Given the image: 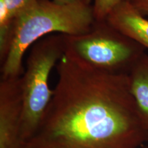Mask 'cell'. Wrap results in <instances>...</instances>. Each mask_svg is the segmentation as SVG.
<instances>
[{"label":"cell","mask_w":148,"mask_h":148,"mask_svg":"<svg viewBox=\"0 0 148 148\" xmlns=\"http://www.w3.org/2000/svg\"><path fill=\"white\" fill-rule=\"evenodd\" d=\"M20 77L0 79V148H23Z\"/></svg>","instance_id":"5"},{"label":"cell","mask_w":148,"mask_h":148,"mask_svg":"<svg viewBox=\"0 0 148 148\" xmlns=\"http://www.w3.org/2000/svg\"><path fill=\"white\" fill-rule=\"evenodd\" d=\"M130 0H93L92 9L96 21L106 20L109 14L122 3Z\"/></svg>","instance_id":"8"},{"label":"cell","mask_w":148,"mask_h":148,"mask_svg":"<svg viewBox=\"0 0 148 148\" xmlns=\"http://www.w3.org/2000/svg\"><path fill=\"white\" fill-rule=\"evenodd\" d=\"M143 148H148V147H143Z\"/></svg>","instance_id":"12"},{"label":"cell","mask_w":148,"mask_h":148,"mask_svg":"<svg viewBox=\"0 0 148 148\" xmlns=\"http://www.w3.org/2000/svg\"><path fill=\"white\" fill-rule=\"evenodd\" d=\"M95 21L92 5L36 0L14 20L6 46L0 53L1 79L23 75L24 55L38 40L53 34H82Z\"/></svg>","instance_id":"2"},{"label":"cell","mask_w":148,"mask_h":148,"mask_svg":"<svg viewBox=\"0 0 148 148\" xmlns=\"http://www.w3.org/2000/svg\"><path fill=\"white\" fill-rule=\"evenodd\" d=\"M106 21L148 51V18L130 1L116 6L109 14Z\"/></svg>","instance_id":"6"},{"label":"cell","mask_w":148,"mask_h":148,"mask_svg":"<svg viewBox=\"0 0 148 148\" xmlns=\"http://www.w3.org/2000/svg\"><path fill=\"white\" fill-rule=\"evenodd\" d=\"M64 55L77 63L112 73H126L146 51L106 20H95L82 34H64Z\"/></svg>","instance_id":"3"},{"label":"cell","mask_w":148,"mask_h":148,"mask_svg":"<svg viewBox=\"0 0 148 148\" xmlns=\"http://www.w3.org/2000/svg\"><path fill=\"white\" fill-rule=\"evenodd\" d=\"M130 92L148 126V53H143L127 72Z\"/></svg>","instance_id":"7"},{"label":"cell","mask_w":148,"mask_h":148,"mask_svg":"<svg viewBox=\"0 0 148 148\" xmlns=\"http://www.w3.org/2000/svg\"><path fill=\"white\" fill-rule=\"evenodd\" d=\"M38 128L23 148H141L148 126L127 73L97 71L63 56Z\"/></svg>","instance_id":"1"},{"label":"cell","mask_w":148,"mask_h":148,"mask_svg":"<svg viewBox=\"0 0 148 148\" xmlns=\"http://www.w3.org/2000/svg\"><path fill=\"white\" fill-rule=\"evenodd\" d=\"M64 53V34L48 35L30 47L20 77L22 95L21 138L23 147L38 128L53 95L49 78Z\"/></svg>","instance_id":"4"},{"label":"cell","mask_w":148,"mask_h":148,"mask_svg":"<svg viewBox=\"0 0 148 148\" xmlns=\"http://www.w3.org/2000/svg\"><path fill=\"white\" fill-rule=\"evenodd\" d=\"M55 2L62 3V4H79L92 5L91 1L93 0H51Z\"/></svg>","instance_id":"11"},{"label":"cell","mask_w":148,"mask_h":148,"mask_svg":"<svg viewBox=\"0 0 148 148\" xmlns=\"http://www.w3.org/2000/svg\"><path fill=\"white\" fill-rule=\"evenodd\" d=\"M130 2L143 16L148 18V0H130Z\"/></svg>","instance_id":"10"},{"label":"cell","mask_w":148,"mask_h":148,"mask_svg":"<svg viewBox=\"0 0 148 148\" xmlns=\"http://www.w3.org/2000/svg\"><path fill=\"white\" fill-rule=\"evenodd\" d=\"M36 0H0V8L5 9L14 21L16 17Z\"/></svg>","instance_id":"9"}]
</instances>
